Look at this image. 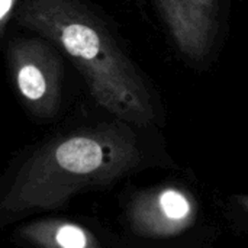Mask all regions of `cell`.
I'll return each instance as SVG.
<instances>
[{"label":"cell","mask_w":248,"mask_h":248,"mask_svg":"<svg viewBox=\"0 0 248 248\" xmlns=\"http://www.w3.org/2000/svg\"><path fill=\"white\" fill-rule=\"evenodd\" d=\"M13 22L55 45L112 118L138 128L157 121L151 83L92 6L83 0H22Z\"/></svg>","instance_id":"1"},{"label":"cell","mask_w":248,"mask_h":248,"mask_svg":"<svg viewBox=\"0 0 248 248\" xmlns=\"http://www.w3.org/2000/svg\"><path fill=\"white\" fill-rule=\"evenodd\" d=\"M135 128L113 118L49 138L16 170L0 199L3 222L65 206L76 195L103 189L138 170L144 153Z\"/></svg>","instance_id":"2"},{"label":"cell","mask_w":248,"mask_h":248,"mask_svg":"<svg viewBox=\"0 0 248 248\" xmlns=\"http://www.w3.org/2000/svg\"><path fill=\"white\" fill-rule=\"evenodd\" d=\"M4 55L13 90L29 115L39 121L55 118L62 102L61 51L38 35L15 36Z\"/></svg>","instance_id":"3"},{"label":"cell","mask_w":248,"mask_h":248,"mask_svg":"<svg viewBox=\"0 0 248 248\" xmlns=\"http://www.w3.org/2000/svg\"><path fill=\"white\" fill-rule=\"evenodd\" d=\"M177 52L196 68L218 57L230 20V0H151Z\"/></svg>","instance_id":"4"},{"label":"cell","mask_w":248,"mask_h":248,"mask_svg":"<svg viewBox=\"0 0 248 248\" xmlns=\"http://www.w3.org/2000/svg\"><path fill=\"white\" fill-rule=\"evenodd\" d=\"M129 230L142 238L163 240L177 237L198 219L193 195L176 185H163L137 193L128 203Z\"/></svg>","instance_id":"5"},{"label":"cell","mask_w":248,"mask_h":248,"mask_svg":"<svg viewBox=\"0 0 248 248\" xmlns=\"http://www.w3.org/2000/svg\"><path fill=\"white\" fill-rule=\"evenodd\" d=\"M15 240L29 248H103L90 228L58 218L28 222L17 228Z\"/></svg>","instance_id":"6"},{"label":"cell","mask_w":248,"mask_h":248,"mask_svg":"<svg viewBox=\"0 0 248 248\" xmlns=\"http://www.w3.org/2000/svg\"><path fill=\"white\" fill-rule=\"evenodd\" d=\"M22 0H0V35L4 38L7 26L13 22L15 13Z\"/></svg>","instance_id":"7"},{"label":"cell","mask_w":248,"mask_h":248,"mask_svg":"<svg viewBox=\"0 0 248 248\" xmlns=\"http://www.w3.org/2000/svg\"><path fill=\"white\" fill-rule=\"evenodd\" d=\"M232 201L246 215H248V195H234Z\"/></svg>","instance_id":"8"}]
</instances>
